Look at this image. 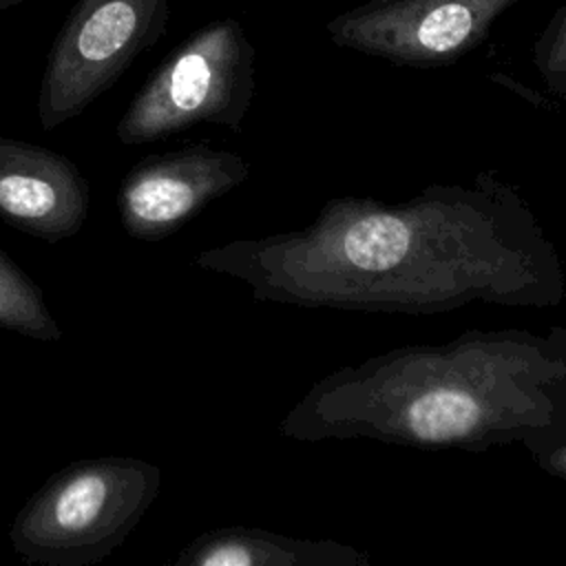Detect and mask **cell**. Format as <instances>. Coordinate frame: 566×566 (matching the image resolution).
Masks as SVG:
<instances>
[{"label": "cell", "mask_w": 566, "mask_h": 566, "mask_svg": "<svg viewBox=\"0 0 566 566\" xmlns=\"http://www.w3.org/2000/svg\"><path fill=\"white\" fill-rule=\"evenodd\" d=\"M159 482V469L142 458L73 462L55 471L15 513L11 546L31 564H97L135 531Z\"/></svg>", "instance_id": "6da1fadb"}, {"label": "cell", "mask_w": 566, "mask_h": 566, "mask_svg": "<svg viewBox=\"0 0 566 566\" xmlns=\"http://www.w3.org/2000/svg\"><path fill=\"white\" fill-rule=\"evenodd\" d=\"M248 60L250 46L237 22L203 29L135 95L117 122V139L137 146L221 115L243 84Z\"/></svg>", "instance_id": "7a4b0ae2"}, {"label": "cell", "mask_w": 566, "mask_h": 566, "mask_svg": "<svg viewBox=\"0 0 566 566\" xmlns=\"http://www.w3.org/2000/svg\"><path fill=\"white\" fill-rule=\"evenodd\" d=\"M520 0H360L327 22L349 49L409 62L451 60Z\"/></svg>", "instance_id": "3957f363"}, {"label": "cell", "mask_w": 566, "mask_h": 566, "mask_svg": "<svg viewBox=\"0 0 566 566\" xmlns=\"http://www.w3.org/2000/svg\"><path fill=\"white\" fill-rule=\"evenodd\" d=\"M142 0H97L60 40L40 95L44 130L80 115L124 69L139 44Z\"/></svg>", "instance_id": "277c9868"}, {"label": "cell", "mask_w": 566, "mask_h": 566, "mask_svg": "<svg viewBox=\"0 0 566 566\" xmlns=\"http://www.w3.org/2000/svg\"><path fill=\"white\" fill-rule=\"evenodd\" d=\"M91 190L73 159L22 139L0 137V219L57 243L88 219Z\"/></svg>", "instance_id": "5b68a950"}, {"label": "cell", "mask_w": 566, "mask_h": 566, "mask_svg": "<svg viewBox=\"0 0 566 566\" xmlns=\"http://www.w3.org/2000/svg\"><path fill=\"white\" fill-rule=\"evenodd\" d=\"M219 161L203 153L139 159L119 181L117 212L128 237L159 241L175 232L221 184Z\"/></svg>", "instance_id": "8992f818"}, {"label": "cell", "mask_w": 566, "mask_h": 566, "mask_svg": "<svg viewBox=\"0 0 566 566\" xmlns=\"http://www.w3.org/2000/svg\"><path fill=\"white\" fill-rule=\"evenodd\" d=\"M0 327L13 334L55 343L62 329L46 307L40 285L0 248Z\"/></svg>", "instance_id": "52a82bcc"}, {"label": "cell", "mask_w": 566, "mask_h": 566, "mask_svg": "<svg viewBox=\"0 0 566 566\" xmlns=\"http://www.w3.org/2000/svg\"><path fill=\"white\" fill-rule=\"evenodd\" d=\"M409 248V230L394 214H369L345 234L347 259L369 272L389 270L402 261Z\"/></svg>", "instance_id": "ba28073f"}, {"label": "cell", "mask_w": 566, "mask_h": 566, "mask_svg": "<svg viewBox=\"0 0 566 566\" xmlns=\"http://www.w3.org/2000/svg\"><path fill=\"white\" fill-rule=\"evenodd\" d=\"M480 409L471 396L455 389H438L420 396L409 407L411 431L422 440H451L469 433Z\"/></svg>", "instance_id": "9c48e42d"}, {"label": "cell", "mask_w": 566, "mask_h": 566, "mask_svg": "<svg viewBox=\"0 0 566 566\" xmlns=\"http://www.w3.org/2000/svg\"><path fill=\"white\" fill-rule=\"evenodd\" d=\"M537 53L553 73H566V0L551 15L537 42Z\"/></svg>", "instance_id": "30bf717a"}]
</instances>
